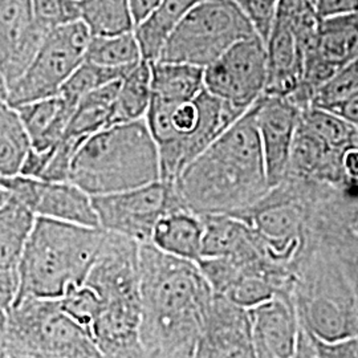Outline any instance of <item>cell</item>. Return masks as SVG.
<instances>
[{
    "mask_svg": "<svg viewBox=\"0 0 358 358\" xmlns=\"http://www.w3.org/2000/svg\"><path fill=\"white\" fill-rule=\"evenodd\" d=\"M300 109L291 100L263 94L255 103L256 125L271 189L282 185L289 171Z\"/></svg>",
    "mask_w": 358,
    "mask_h": 358,
    "instance_id": "obj_10",
    "label": "cell"
},
{
    "mask_svg": "<svg viewBox=\"0 0 358 358\" xmlns=\"http://www.w3.org/2000/svg\"><path fill=\"white\" fill-rule=\"evenodd\" d=\"M205 68L180 63H152V97L167 103L192 101L205 90Z\"/></svg>",
    "mask_w": 358,
    "mask_h": 358,
    "instance_id": "obj_23",
    "label": "cell"
},
{
    "mask_svg": "<svg viewBox=\"0 0 358 358\" xmlns=\"http://www.w3.org/2000/svg\"><path fill=\"white\" fill-rule=\"evenodd\" d=\"M106 231L36 217L17 264L20 297L60 299L85 282Z\"/></svg>",
    "mask_w": 358,
    "mask_h": 358,
    "instance_id": "obj_4",
    "label": "cell"
},
{
    "mask_svg": "<svg viewBox=\"0 0 358 358\" xmlns=\"http://www.w3.org/2000/svg\"><path fill=\"white\" fill-rule=\"evenodd\" d=\"M85 60L101 66L127 68L141 62L142 55L134 32H128L115 36H92Z\"/></svg>",
    "mask_w": 358,
    "mask_h": 358,
    "instance_id": "obj_29",
    "label": "cell"
},
{
    "mask_svg": "<svg viewBox=\"0 0 358 358\" xmlns=\"http://www.w3.org/2000/svg\"><path fill=\"white\" fill-rule=\"evenodd\" d=\"M315 343L320 358H358V336L334 344H324L316 340Z\"/></svg>",
    "mask_w": 358,
    "mask_h": 358,
    "instance_id": "obj_35",
    "label": "cell"
},
{
    "mask_svg": "<svg viewBox=\"0 0 358 358\" xmlns=\"http://www.w3.org/2000/svg\"><path fill=\"white\" fill-rule=\"evenodd\" d=\"M0 358H13L8 346L6 310H0Z\"/></svg>",
    "mask_w": 358,
    "mask_h": 358,
    "instance_id": "obj_40",
    "label": "cell"
},
{
    "mask_svg": "<svg viewBox=\"0 0 358 358\" xmlns=\"http://www.w3.org/2000/svg\"><path fill=\"white\" fill-rule=\"evenodd\" d=\"M77 103L63 94L20 105L16 109L32 149L44 152L62 140Z\"/></svg>",
    "mask_w": 358,
    "mask_h": 358,
    "instance_id": "obj_19",
    "label": "cell"
},
{
    "mask_svg": "<svg viewBox=\"0 0 358 358\" xmlns=\"http://www.w3.org/2000/svg\"><path fill=\"white\" fill-rule=\"evenodd\" d=\"M80 20L92 36H115L134 31L128 0H77Z\"/></svg>",
    "mask_w": 358,
    "mask_h": 358,
    "instance_id": "obj_26",
    "label": "cell"
},
{
    "mask_svg": "<svg viewBox=\"0 0 358 358\" xmlns=\"http://www.w3.org/2000/svg\"><path fill=\"white\" fill-rule=\"evenodd\" d=\"M134 28L153 13L161 0H128Z\"/></svg>",
    "mask_w": 358,
    "mask_h": 358,
    "instance_id": "obj_39",
    "label": "cell"
},
{
    "mask_svg": "<svg viewBox=\"0 0 358 358\" xmlns=\"http://www.w3.org/2000/svg\"><path fill=\"white\" fill-rule=\"evenodd\" d=\"M29 208L36 217L85 227H100L92 196L71 182L38 179Z\"/></svg>",
    "mask_w": 358,
    "mask_h": 358,
    "instance_id": "obj_18",
    "label": "cell"
},
{
    "mask_svg": "<svg viewBox=\"0 0 358 358\" xmlns=\"http://www.w3.org/2000/svg\"><path fill=\"white\" fill-rule=\"evenodd\" d=\"M195 100L199 109V120L194 133L177 146L159 150L161 180L174 183L185 167L248 110L220 100L206 90Z\"/></svg>",
    "mask_w": 358,
    "mask_h": 358,
    "instance_id": "obj_12",
    "label": "cell"
},
{
    "mask_svg": "<svg viewBox=\"0 0 358 358\" xmlns=\"http://www.w3.org/2000/svg\"><path fill=\"white\" fill-rule=\"evenodd\" d=\"M7 198H8V194L4 192L3 189H0V206L7 201Z\"/></svg>",
    "mask_w": 358,
    "mask_h": 358,
    "instance_id": "obj_43",
    "label": "cell"
},
{
    "mask_svg": "<svg viewBox=\"0 0 358 358\" xmlns=\"http://www.w3.org/2000/svg\"><path fill=\"white\" fill-rule=\"evenodd\" d=\"M140 296L146 353L195 346L214 297L196 263L140 244Z\"/></svg>",
    "mask_w": 358,
    "mask_h": 358,
    "instance_id": "obj_2",
    "label": "cell"
},
{
    "mask_svg": "<svg viewBox=\"0 0 358 358\" xmlns=\"http://www.w3.org/2000/svg\"><path fill=\"white\" fill-rule=\"evenodd\" d=\"M289 358H320L319 350L315 340L312 338V336L304 329V327L301 325L300 334H299V341L297 346L294 349V355Z\"/></svg>",
    "mask_w": 358,
    "mask_h": 358,
    "instance_id": "obj_38",
    "label": "cell"
},
{
    "mask_svg": "<svg viewBox=\"0 0 358 358\" xmlns=\"http://www.w3.org/2000/svg\"><path fill=\"white\" fill-rule=\"evenodd\" d=\"M299 124L336 152L357 141L358 129L324 108L310 105L303 109Z\"/></svg>",
    "mask_w": 358,
    "mask_h": 358,
    "instance_id": "obj_28",
    "label": "cell"
},
{
    "mask_svg": "<svg viewBox=\"0 0 358 358\" xmlns=\"http://www.w3.org/2000/svg\"><path fill=\"white\" fill-rule=\"evenodd\" d=\"M355 307H356V321H357V332H358V294H357V300H356V304H355Z\"/></svg>",
    "mask_w": 358,
    "mask_h": 358,
    "instance_id": "obj_44",
    "label": "cell"
},
{
    "mask_svg": "<svg viewBox=\"0 0 358 358\" xmlns=\"http://www.w3.org/2000/svg\"><path fill=\"white\" fill-rule=\"evenodd\" d=\"M255 35L251 22L232 0H202L170 34L157 62L207 68L235 43Z\"/></svg>",
    "mask_w": 358,
    "mask_h": 358,
    "instance_id": "obj_6",
    "label": "cell"
},
{
    "mask_svg": "<svg viewBox=\"0 0 358 358\" xmlns=\"http://www.w3.org/2000/svg\"><path fill=\"white\" fill-rule=\"evenodd\" d=\"M324 109L331 110L348 124L358 129V90Z\"/></svg>",
    "mask_w": 358,
    "mask_h": 358,
    "instance_id": "obj_37",
    "label": "cell"
},
{
    "mask_svg": "<svg viewBox=\"0 0 358 358\" xmlns=\"http://www.w3.org/2000/svg\"><path fill=\"white\" fill-rule=\"evenodd\" d=\"M194 358H255L248 309L214 294Z\"/></svg>",
    "mask_w": 358,
    "mask_h": 358,
    "instance_id": "obj_13",
    "label": "cell"
},
{
    "mask_svg": "<svg viewBox=\"0 0 358 358\" xmlns=\"http://www.w3.org/2000/svg\"><path fill=\"white\" fill-rule=\"evenodd\" d=\"M141 296L101 301L90 337L103 358H141Z\"/></svg>",
    "mask_w": 358,
    "mask_h": 358,
    "instance_id": "obj_15",
    "label": "cell"
},
{
    "mask_svg": "<svg viewBox=\"0 0 358 358\" xmlns=\"http://www.w3.org/2000/svg\"><path fill=\"white\" fill-rule=\"evenodd\" d=\"M358 90V56L341 66L313 93L312 105L327 108Z\"/></svg>",
    "mask_w": 358,
    "mask_h": 358,
    "instance_id": "obj_32",
    "label": "cell"
},
{
    "mask_svg": "<svg viewBox=\"0 0 358 358\" xmlns=\"http://www.w3.org/2000/svg\"><path fill=\"white\" fill-rule=\"evenodd\" d=\"M194 352H195V346H186V348H180L173 352H167V353H146L141 358H194Z\"/></svg>",
    "mask_w": 358,
    "mask_h": 358,
    "instance_id": "obj_41",
    "label": "cell"
},
{
    "mask_svg": "<svg viewBox=\"0 0 358 358\" xmlns=\"http://www.w3.org/2000/svg\"><path fill=\"white\" fill-rule=\"evenodd\" d=\"M179 202L196 215H235L271 192L255 103L174 182Z\"/></svg>",
    "mask_w": 358,
    "mask_h": 358,
    "instance_id": "obj_1",
    "label": "cell"
},
{
    "mask_svg": "<svg viewBox=\"0 0 358 358\" xmlns=\"http://www.w3.org/2000/svg\"><path fill=\"white\" fill-rule=\"evenodd\" d=\"M90 38L88 27L81 20L51 29L26 71L8 84L7 103L17 108L59 94L85 60Z\"/></svg>",
    "mask_w": 358,
    "mask_h": 358,
    "instance_id": "obj_7",
    "label": "cell"
},
{
    "mask_svg": "<svg viewBox=\"0 0 358 358\" xmlns=\"http://www.w3.org/2000/svg\"><path fill=\"white\" fill-rule=\"evenodd\" d=\"M84 284L101 301L140 297V243L106 231Z\"/></svg>",
    "mask_w": 358,
    "mask_h": 358,
    "instance_id": "obj_11",
    "label": "cell"
},
{
    "mask_svg": "<svg viewBox=\"0 0 358 358\" xmlns=\"http://www.w3.org/2000/svg\"><path fill=\"white\" fill-rule=\"evenodd\" d=\"M255 358H289L299 341L301 322L292 301L278 294L248 309Z\"/></svg>",
    "mask_w": 358,
    "mask_h": 358,
    "instance_id": "obj_16",
    "label": "cell"
},
{
    "mask_svg": "<svg viewBox=\"0 0 358 358\" xmlns=\"http://www.w3.org/2000/svg\"><path fill=\"white\" fill-rule=\"evenodd\" d=\"M232 1H234V3H235V4H239V3H241V1H242V0H232Z\"/></svg>",
    "mask_w": 358,
    "mask_h": 358,
    "instance_id": "obj_45",
    "label": "cell"
},
{
    "mask_svg": "<svg viewBox=\"0 0 358 358\" xmlns=\"http://www.w3.org/2000/svg\"><path fill=\"white\" fill-rule=\"evenodd\" d=\"M48 32L36 22L31 0H0V73L7 85L26 71Z\"/></svg>",
    "mask_w": 358,
    "mask_h": 358,
    "instance_id": "obj_14",
    "label": "cell"
},
{
    "mask_svg": "<svg viewBox=\"0 0 358 358\" xmlns=\"http://www.w3.org/2000/svg\"><path fill=\"white\" fill-rule=\"evenodd\" d=\"M202 0H161L153 13L134 28L142 59L155 63L167 38L187 13Z\"/></svg>",
    "mask_w": 358,
    "mask_h": 358,
    "instance_id": "obj_22",
    "label": "cell"
},
{
    "mask_svg": "<svg viewBox=\"0 0 358 358\" xmlns=\"http://www.w3.org/2000/svg\"><path fill=\"white\" fill-rule=\"evenodd\" d=\"M19 292V279L16 269L0 268V310L11 307Z\"/></svg>",
    "mask_w": 358,
    "mask_h": 358,
    "instance_id": "obj_36",
    "label": "cell"
},
{
    "mask_svg": "<svg viewBox=\"0 0 358 358\" xmlns=\"http://www.w3.org/2000/svg\"><path fill=\"white\" fill-rule=\"evenodd\" d=\"M152 99V63L142 59L120 81L112 127L145 118Z\"/></svg>",
    "mask_w": 358,
    "mask_h": 358,
    "instance_id": "obj_25",
    "label": "cell"
},
{
    "mask_svg": "<svg viewBox=\"0 0 358 358\" xmlns=\"http://www.w3.org/2000/svg\"><path fill=\"white\" fill-rule=\"evenodd\" d=\"M100 227L136 241L150 243L154 227L169 213L183 208L174 183L157 180L127 192L92 196Z\"/></svg>",
    "mask_w": 358,
    "mask_h": 358,
    "instance_id": "obj_8",
    "label": "cell"
},
{
    "mask_svg": "<svg viewBox=\"0 0 358 358\" xmlns=\"http://www.w3.org/2000/svg\"><path fill=\"white\" fill-rule=\"evenodd\" d=\"M32 11L47 31L80 20L77 0H31Z\"/></svg>",
    "mask_w": 358,
    "mask_h": 358,
    "instance_id": "obj_33",
    "label": "cell"
},
{
    "mask_svg": "<svg viewBox=\"0 0 358 358\" xmlns=\"http://www.w3.org/2000/svg\"><path fill=\"white\" fill-rule=\"evenodd\" d=\"M268 81L266 43L257 35L235 43L205 68V90L220 100L250 109L264 94Z\"/></svg>",
    "mask_w": 358,
    "mask_h": 358,
    "instance_id": "obj_9",
    "label": "cell"
},
{
    "mask_svg": "<svg viewBox=\"0 0 358 358\" xmlns=\"http://www.w3.org/2000/svg\"><path fill=\"white\" fill-rule=\"evenodd\" d=\"M161 180L157 142L145 118L103 129L84 142L68 182L90 196L127 192Z\"/></svg>",
    "mask_w": 358,
    "mask_h": 358,
    "instance_id": "obj_3",
    "label": "cell"
},
{
    "mask_svg": "<svg viewBox=\"0 0 358 358\" xmlns=\"http://www.w3.org/2000/svg\"><path fill=\"white\" fill-rule=\"evenodd\" d=\"M134 65L127 68H109L84 60L73 72V75L66 80L59 93L78 103L83 96L90 92L100 90L115 81H120Z\"/></svg>",
    "mask_w": 358,
    "mask_h": 358,
    "instance_id": "obj_30",
    "label": "cell"
},
{
    "mask_svg": "<svg viewBox=\"0 0 358 358\" xmlns=\"http://www.w3.org/2000/svg\"><path fill=\"white\" fill-rule=\"evenodd\" d=\"M120 81L83 96L62 138L84 143L93 134L110 128Z\"/></svg>",
    "mask_w": 358,
    "mask_h": 358,
    "instance_id": "obj_21",
    "label": "cell"
},
{
    "mask_svg": "<svg viewBox=\"0 0 358 358\" xmlns=\"http://www.w3.org/2000/svg\"><path fill=\"white\" fill-rule=\"evenodd\" d=\"M31 141L16 109L8 103L0 105V177L20 173Z\"/></svg>",
    "mask_w": 358,
    "mask_h": 358,
    "instance_id": "obj_27",
    "label": "cell"
},
{
    "mask_svg": "<svg viewBox=\"0 0 358 358\" xmlns=\"http://www.w3.org/2000/svg\"><path fill=\"white\" fill-rule=\"evenodd\" d=\"M13 358H103L90 332L59 299L20 297L6 310Z\"/></svg>",
    "mask_w": 358,
    "mask_h": 358,
    "instance_id": "obj_5",
    "label": "cell"
},
{
    "mask_svg": "<svg viewBox=\"0 0 358 358\" xmlns=\"http://www.w3.org/2000/svg\"><path fill=\"white\" fill-rule=\"evenodd\" d=\"M320 20L358 13V0H309Z\"/></svg>",
    "mask_w": 358,
    "mask_h": 358,
    "instance_id": "obj_34",
    "label": "cell"
},
{
    "mask_svg": "<svg viewBox=\"0 0 358 358\" xmlns=\"http://www.w3.org/2000/svg\"><path fill=\"white\" fill-rule=\"evenodd\" d=\"M301 325L316 341L334 344L358 336L356 307L344 294L321 291L301 306Z\"/></svg>",
    "mask_w": 358,
    "mask_h": 358,
    "instance_id": "obj_17",
    "label": "cell"
},
{
    "mask_svg": "<svg viewBox=\"0 0 358 358\" xmlns=\"http://www.w3.org/2000/svg\"><path fill=\"white\" fill-rule=\"evenodd\" d=\"M59 301L65 313L87 331L101 308L99 294L85 284L69 287Z\"/></svg>",
    "mask_w": 358,
    "mask_h": 358,
    "instance_id": "obj_31",
    "label": "cell"
},
{
    "mask_svg": "<svg viewBox=\"0 0 358 358\" xmlns=\"http://www.w3.org/2000/svg\"><path fill=\"white\" fill-rule=\"evenodd\" d=\"M36 217L29 207L10 195L0 206V268H17Z\"/></svg>",
    "mask_w": 358,
    "mask_h": 358,
    "instance_id": "obj_24",
    "label": "cell"
},
{
    "mask_svg": "<svg viewBox=\"0 0 358 358\" xmlns=\"http://www.w3.org/2000/svg\"><path fill=\"white\" fill-rule=\"evenodd\" d=\"M203 232L202 217L180 208L158 220L150 243L167 255L198 263L202 259Z\"/></svg>",
    "mask_w": 358,
    "mask_h": 358,
    "instance_id": "obj_20",
    "label": "cell"
},
{
    "mask_svg": "<svg viewBox=\"0 0 358 358\" xmlns=\"http://www.w3.org/2000/svg\"><path fill=\"white\" fill-rule=\"evenodd\" d=\"M7 97H8V85L6 78L0 73V105L7 103Z\"/></svg>",
    "mask_w": 358,
    "mask_h": 358,
    "instance_id": "obj_42",
    "label": "cell"
},
{
    "mask_svg": "<svg viewBox=\"0 0 358 358\" xmlns=\"http://www.w3.org/2000/svg\"><path fill=\"white\" fill-rule=\"evenodd\" d=\"M357 143H358V140H357Z\"/></svg>",
    "mask_w": 358,
    "mask_h": 358,
    "instance_id": "obj_46",
    "label": "cell"
}]
</instances>
